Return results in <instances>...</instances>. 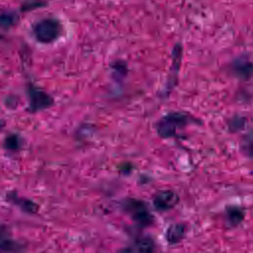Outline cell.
<instances>
[{"mask_svg": "<svg viewBox=\"0 0 253 253\" xmlns=\"http://www.w3.org/2000/svg\"><path fill=\"white\" fill-rule=\"evenodd\" d=\"M61 32L62 25L55 18H43L33 26V35L42 43H50L56 41Z\"/></svg>", "mask_w": 253, "mask_h": 253, "instance_id": "cell-1", "label": "cell"}, {"mask_svg": "<svg viewBox=\"0 0 253 253\" xmlns=\"http://www.w3.org/2000/svg\"><path fill=\"white\" fill-rule=\"evenodd\" d=\"M190 123V116L181 112H171L165 115L157 123L156 130L159 136L169 138L176 134L179 128Z\"/></svg>", "mask_w": 253, "mask_h": 253, "instance_id": "cell-2", "label": "cell"}, {"mask_svg": "<svg viewBox=\"0 0 253 253\" xmlns=\"http://www.w3.org/2000/svg\"><path fill=\"white\" fill-rule=\"evenodd\" d=\"M122 207L124 211L141 226L149 225L153 220L145 203L138 199L127 198L123 202Z\"/></svg>", "mask_w": 253, "mask_h": 253, "instance_id": "cell-3", "label": "cell"}, {"mask_svg": "<svg viewBox=\"0 0 253 253\" xmlns=\"http://www.w3.org/2000/svg\"><path fill=\"white\" fill-rule=\"evenodd\" d=\"M27 96L29 100V110L31 112L44 110L53 104V99L33 83L27 85Z\"/></svg>", "mask_w": 253, "mask_h": 253, "instance_id": "cell-4", "label": "cell"}, {"mask_svg": "<svg viewBox=\"0 0 253 253\" xmlns=\"http://www.w3.org/2000/svg\"><path fill=\"white\" fill-rule=\"evenodd\" d=\"M179 202V196L172 190H162L153 197V206L159 211L173 209Z\"/></svg>", "mask_w": 253, "mask_h": 253, "instance_id": "cell-5", "label": "cell"}, {"mask_svg": "<svg viewBox=\"0 0 253 253\" xmlns=\"http://www.w3.org/2000/svg\"><path fill=\"white\" fill-rule=\"evenodd\" d=\"M182 46L180 43L175 44L173 48V57H172V65H171V74L169 75L168 79V87L169 89H172L173 86H175L176 80H177V75L179 72L180 68V63H181V58H182Z\"/></svg>", "mask_w": 253, "mask_h": 253, "instance_id": "cell-6", "label": "cell"}, {"mask_svg": "<svg viewBox=\"0 0 253 253\" xmlns=\"http://www.w3.org/2000/svg\"><path fill=\"white\" fill-rule=\"evenodd\" d=\"M14 196L12 197L11 194L7 195V198L12 202L14 203L17 207H19L22 211H26V212H30V213H35L37 212L38 211V205H36L34 202L28 200V199H25V198H22V197H18V195L16 193H13Z\"/></svg>", "mask_w": 253, "mask_h": 253, "instance_id": "cell-7", "label": "cell"}, {"mask_svg": "<svg viewBox=\"0 0 253 253\" xmlns=\"http://www.w3.org/2000/svg\"><path fill=\"white\" fill-rule=\"evenodd\" d=\"M185 225L182 223L171 224L166 232V239L170 244H176L182 240L185 235Z\"/></svg>", "mask_w": 253, "mask_h": 253, "instance_id": "cell-8", "label": "cell"}, {"mask_svg": "<svg viewBox=\"0 0 253 253\" xmlns=\"http://www.w3.org/2000/svg\"><path fill=\"white\" fill-rule=\"evenodd\" d=\"M154 249V242L153 240L148 237H141L134 241V243L131 245V248H127V251H139V252H149Z\"/></svg>", "mask_w": 253, "mask_h": 253, "instance_id": "cell-9", "label": "cell"}, {"mask_svg": "<svg viewBox=\"0 0 253 253\" xmlns=\"http://www.w3.org/2000/svg\"><path fill=\"white\" fill-rule=\"evenodd\" d=\"M18 16L13 11H3L1 13V27L3 29H9L15 25Z\"/></svg>", "mask_w": 253, "mask_h": 253, "instance_id": "cell-10", "label": "cell"}, {"mask_svg": "<svg viewBox=\"0 0 253 253\" xmlns=\"http://www.w3.org/2000/svg\"><path fill=\"white\" fill-rule=\"evenodd\" d=\"M20 145H21L20 137L17 134L7 135L4 140L5 148L8 150H11V151H16L17 149H19Z\"/></svg>", "mask_w": 253, "mask_h": 253, "instance_id": "cell-11", "label": "cell"}, {"mask_svg": "<svg viewBox=\"0 0 253 253\" xmlns=\"http://www.w3.org/2000/svg\"><path fill=\"white\" fill-rule=\"evenodd\" d=\"M46 5V2L44 0H25L22 4L21 10L24 12H28L34 9H37L39 7H43Z\"/></svg>", "mask_w": 253, "mask_h": 253, "instance_id": "cell-12", "label": "cell"}, {"mask_svg": "<svg viewBox=\"0 0 253 253\" xmlns=\"http://www.w3.org/2000/svg\"><path fill=\"white\" fill-rule=\"evenodd\" d=\"M228 218L230 220V222L235 225L236 223L240 222V220L242 219V212L236 209L231 210L230 212H228Z\"/></svg>", "mask_w": 253, "mask_h": 253, "instance_id": "cell-13", "label": "cell"}, {"mask_svg": "<svg viewBox=\"0 0 253 253\" xmlns=\"http://www.w3.org/2000/svg\"><path fill=\"white\" fill-rule=\"evenodd\" d=\"M17 243L16 242H13V241H10V240H2L1 242V249L3 251H17L18 248H17Z\"/></svg>", "mask_w": 253, "mask_h": 253, "instance_id": "cell-14", "label": "cell"}]
</instances>
